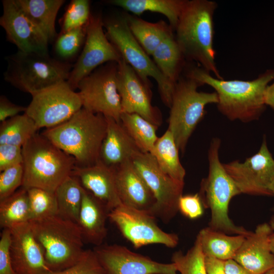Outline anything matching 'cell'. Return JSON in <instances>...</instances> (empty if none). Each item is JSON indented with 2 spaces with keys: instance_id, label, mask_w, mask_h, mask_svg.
I'll return each instance as SVG.
<instances>
[{
  "instance_id": "6da1fadb",
  "label": "cell",
  "mask_w": 274,
  "mask_h": 274,
  "mask_svg": "<svg viewBox=\"0 0 274 274\" xmlns=\"http://www.w3.org/2000/svg\"><path fill=\"white\" fill-rule=\"evenodd\" d=\"M187 75L215 90L217 108L224 116L231 121L248 122L258 119L265 109V93L274 80V70H267L248 81L218 79L200 66L190 68Z\"/></svg>"
},
{
  "instance_id": "7a4b0ae2",
  "label": "cell",
  "mask_w": 274,
  "mask_h": 274,
  "mask_svg": "<svg viewBox=\"0 0 274 274\" xmlns=\"http://www.w3.org/2000/svg\"><path fill=\"white\" fill-rule=\"evenodd\" d=\"M217 6L214 1L187 0L175 36L185 60L197 62L216 78L222 79L216 66L213 46V16Z\"/></svg>"
},
{
  "instance_id": "3957f363",
  "label": "cell",
  "mask_w": 274,
  "mask_h": 274,
  "mask_svg": "<svg viewBox=\"0 0 274 274\" xmlns=\"http://www.w3.org/2000/svg\"><path fill=\"white\" fill-rule=\"evenodd\" d=\"M107 129V118L82 108L64 122L41 133L74 158L76 166L85 167L99 160Z\"/></svg>"
},
{
  "instance_id": "277c9868",
  "label": "cell",
  "mask_w": 274,
  "mask_h": 274,
  "mask_svg": "<svg viewBox=\"0 0 274 274\" xmlns=\"http://www.w3.org/2000/svg\"><path fill=\"white\" fill-rule=\"evenodd\" d=\"M220 140L216 138L211 142L209 173L201 182L198 194L203 207L211 210L210 228L227 234L247 236L252 231L235 225L228 216L230 201L241 192L220 160Z\"/></svg>"
},
{
  "instance_id": "5b68a950",
  "label": "cell",
  "mask_w": 274,
  "mask_h": 274,
  "mask_svg": "<svg viewBox=\"0 0 274 274\" xmlns=\"http://www.w3.org/2000/svg\"><path fill=\"white\" fill-rule=\"evenodd\" d=\"M24 176L22 187L55 191L76 166L73 157L42 134L37 133L22 147Z\"/></svg>"
},
{
  "instance_id": "8992f818",
  "label": "cell",
  "mask_w": 274,
  "mask_h": 274,
  "mask_svg": "<svg viewBox=\"0 0 274 274\" xmlns=\"http://www.w3.org/2000/svg\"><path fill=\"white\" fill-rule=\"evenodd\" d=\"M29 223L51 271H60L73 265L82 255L84 243L76 223L58 214Z\"/></svg>"
},
{
  "instance_id": "52a82bcc",
  "label": "cell",
  "mask_w": 274,
  "mask_h": 274,
  "mask_svg": "<svg viewBox=\"0 0 274 274\" xmlns=\"http://www.w3.org/2000/svg\"><path fill=\"white\" fill-rule=\"evenodd\" d=\"M7 60L5 80L31 95L67 81L73 67L70 62L52 57L49 53L18 51L8 56Z\"/></svg>"
},
{
  "instance_id": "ba28073f",
  "label": "cell",
  "mask_w": 274,
  "mask_h": 274,
  "mask_svg": "<svg viewBox=\"0 0 274 274\" xmlns=\"http://www.w3.org/2000/svg\"><path fill=\"white\" fill-rule=\"evenodd\" d=\"M202 85L187 75L181 76L176 83L168 119V129L176 144L184 152L188 141L199 122L203 118L206 107L218 102L215 91H198Z\"/></svg>"
},
{
  "instance_id": "9c48e42d",
  "label": "cell",
  "mask_w": 274,
  "mask_h": 274,
  "mask_svg": "<svg viewBox=\"0 0 274 274\" xmlns=\"http://www.w3.org/2000/svg\"><path fill=\"white\" fill-rule=\"evenodd\" d=\"M106 34L122 58L136 72L144 84L150 88L149 77L157 82L164 104L170 108L175 85L161 72L132 34L126 18L104 22Z\"/></svg>"
},
{
  "instance_id": "30bf717a",
  "label": "cell",
  "mask_w": 274,
  "mask_h": 274,
  "mask_svg": "<svg viewBox=\"0 0 274 274\" xmlns=\"http://www.w3.org/2000/svg\"><path fill=\"white\" fill-rule=\"evenodd\" d=\"M117 72V62L106 63L83 78L77 89L83 108L120 122L122 111Z\"/></svg>"
},
{
  "instance_id": "8fae6325",
  "label": "cell",
  "mask_w": 274,
  "mask_h": 274,
  "mask_svg": "<svg viewBox=\"0 0 274 274\" xmlns=\"http://www.w3.org/2000/svg\"><path fill=\"white\" fill-rule=\"evenodd\" d=\"M25 112L39 129L55 127L71 118L83 108L78 92L67 81L32 95Z\"/></svg>"
},
{
  "instance_id": "7c38bea8",
  "label": "cell",
  "mask_w": 274,
  "mask_h": 274,
  "mask_svg": "<svg viewBox=\"0 0 274 274\" xmlns=\"http://www.w3.org/2000/svg\"><path fill=\"white\" fill-rule=\"evenodd\" d=\"M132 162L156 199L151 214L164 223H168L179 211L178 202L183 195L184 182L176 181L162 172L150 153H137Z\"/></svg>"
},
{
  "instance_id": "4fadbf2b",
  "label": "cell",
  "mask_w": 274,
  "mask_h": 274,
  "mask_svg": "<svg viewBox=\"0 0 274 274\" xmlns=\"http://www.w3.org/2000/svg\"><path fill=\"white\" fill-rule=\"evenodd\" d=\"M108 219L135 249L155 244L174 248L179 243L178 236L162 230L149 212L121 204L110 211Z\"/></svg>"
},
{
  "instance_id": "5bb4252c",
  "label": "cell",
  "mask_w": 274,
  "mask_h": 274,
  "mask_svg": "<svg viewBox=\"0 0 274 274\" xmlns=\"http://www.w3.org/2000/svg\"><path fill=\"white\" fill-rule=\"evenodd\" d=\"M104 26L100 15H91L86 25L85 43L67 81L74 90L83 78L104 63H118L122 59L119 52L105 33Z\"/></svg>"
},
{
  "instance_id": "9a60e30c",
  "label": "cell",
  "mask_w": 274,
  "mask_h": 274,
  "mask_svg": "<svg viewBox=\"0 0 274 274\" xmlns=\"http://www.w3.org/2000/svg\"><path fill=\"white\" fill-rule=\"evenodd\" d=\"M223 165L241 193L272 195L269 188L274 180V159L265 137L259 151L244 162L234 160Z\"/></svg>"
},
{
  "instance_id": "2e32d148",
  "label": "cell",
  "mask_w": 274,
  "mask_h": 274,
  "mask_svg": "<svg viewBox=\"0 0 274 274\" xmlns=\"http://www.w3.org/2000/svg\"><path fill=\"white\" fill-rule=\"evenodd\" d=\"M93 250L105 274H178L173 262H158L123 246L102 244Z\"/></svg>"
},
{
  "instance_id": "e0dca14e",
  "label": "cell",
  "mask_w": 274,
  "mask_h": 274,
  "mask_svg": "<svg viewBox=\"0 0 274 274\" xmlns=\"http://www.w3.org/2000/svg\"><path fill=\"white\" fill-rule=\"evenodd\" d=\"M117 85L122 113L137 114L157 126L160 125L161 113L151 104L150 88L122 58L118 63Z\"/></svg>"
},
{
  "instance_id": "ac0fdd59",
  "label": "cell",
  "mask_w": 274,
  "mask_h": 274,
  "mask_svg": "<svg viewBox=\"0 0 274 274\" xmlns=\"http://www.w3.org/2000/svg\"><path fill=\"white\" fill-rule=\"evenodd\" d=\"M0 25L7 40L23 53H48L49 42L31 22L15 0H3Z\"/></svg>"
},
{
  "instance_id": "d6986e66",
  "label": "cell",
  "mask_w": 274,
  "mask_h": 274,
  "mask_svg": "<svg viewBox=\"0 0 274 274\" xmlns=\"http://www.w3.org/2000/svg\"><path fill=\"white\" fill-rule=\"evenodd\" d=\"M11 232V255L16 274H47L43 249L35 236L29 222L16 225Z\"/></svg>"
},
{
  "instance_id": "ffe728a7",
  "label": "cell",
  "mask_w": 274,
  "mask_h": 274,
  "mask_svg": "<svg viewBox=\"0 0 274 274\" xmlns=\"http://www.w3.org/2000/svg\"><path fill=\"white\" fill-rule=\"evenodd\" d=\"M271 233L269 223L258 225L246 236L233 259L253 274H263L274 267V254L269 245Z\"/></svg>"
},
{
  "instance_id": "44dd1931",
  "label": "cell",
  "mask_w": 274,
  "mask_h": 274,
  "mask_svg": "<svg viewBox=\"0 0 274 274\" xmlns=\"http://www.w3.org/2000/svg\"><path fill=\"white\" fill-rule=\"evenodd\" d=\"M113 168L121 203L151 214L156 199L132 161Z\"/></svg>"
},
{
  "instance_id": "7402d4cb",
  "label": "cell",
  "mask_w": 274,
  "mask_h": 274,
  "mask_svg": "<svg viewBox=\"0 0 274 274\" xmlns=\"http://www.w3.org/2000/svg\"><path fill=\"white\" fill-rule=\"evenodd\" d=\"M83 188L102 202L111 211L121 203L115 179L114 168L99 160L91 166H76L72 175Z\"/></svg>"
},
{
  "instance_id": "603a6c76",
  "label": "cell",
  "mask_w": 274,
  "mask_h": 274,
  "mask_svg": "<svg viewBox=\"0 0 274 274\" xmlns=\"http://www.w3.org/2000/svg\"><path fill=\"white\" fill-rule=\"evenodd\" d=\"M110 211L91 193L84 190L77 224L84 243L95 247L103 244L107 235L106 220Z\"/></svg>"
},
{
  "instance_id": "cb8c5ba5",
  "label": "cell",
  "mask_w": 274,
  "mask_h": 274,
  "mask_svg": "<svg viewBox=\"0 0 274 274\" xmlns=\"http://www.w3.org/2000/svg\"><path fill=\"white\" fill-rule=\"evenodd\" d=\"M106 118L107 132L101 144L99 160L110 167H115L132 161L141 151L120 122Z\"/></svg>"
},
{
  "instance_id": "d4e9b609",
  "label": "cell",
  "mask_w": 274,
  "mask_h": 274,
  "mask_svg": "<svg viewBox=\"0 0 274 274\" xmlns=\"http://www.w3.org/2000/svg\"><path fill=\"white\" fill-rule=\"evenodd\" d=\"M31 22L41 31L49 43L57 36L55 21L63 0H15Z\"/></svg>"
},
{
  "instance_id": "484cf974",
  "label": "cell",
  "mask_w": 274,
  "mask_h": 274,
  "mask_svg": "<svg viewBox=\"0 0 274 274\" xmlns=\"http://www.w3.org/2000/svg\"><path fill=\"white\" fill-rule=\"evenodd\" d=\"M246 236L244 235H229L208 227L200 230L196 238L205 257L226 261L233 258Z\"/></svg>"
},
{
  "instance_id": "4316f807",
  "label": "cell",
  "mask_w": 274,
  "mask_h": 274,
  "mask_svg": "<svg viewBox=\"0 0 274 274\" xmlns=\"http://www.w3.org/2000/svg\"><path fill=\"white\" fill-rule=\"evenodd\" d=\"M179 151L172 133L167 129L158 138L150 153L162 172L176 181L184 182L186 171L180 160Z\"/></svg>"
},
{
  "instance_id": "83f0119b",
  "label": "cell",
  "mask_w": 274,
  "mask_h": 274,
  "mask_svg": "<svg viewBox=\"0 0 274 274\" xmlns=\"http://www.w3.org/2000/svg\"><path fill=\"white\" fill-rule=\"evenodd\" d=\"M187 0H112L109 3L140 15L149 11L164 15L175 30Z\"/></svg>"
},
{
  "instance_id": "f1b7e54d",
  "label": "cell",
  "mask_w": 274,
  "mask_h": 274,
  "mask_svg": "<svg viewBox=\"0 0 274 274\" xmlns=\"http://www.w3.org/2000/svg\"><path fill=\"white\" fill-rule=\"evenodd\" d=\"M151 56L162 74L176 84L181 76L185 59L173 32L162 41Z\"/></svg>"
},
{
  "instance_id": "f546056e",
  "label": "cell",
  "mask_w": 274,
  "mask_h": 274,
  "mask_svg": "<svg viewBox=\"0 0 274 274\" xmlns=\"http://www.w3.org/2000/svg\"><path fill=\"white\" fill-rule=\"evenodd\" d=\"M125 17L132 34L149 56L174 30L162 20L152 23L135 16L127 15Z\"/></svg>"
},
{
  "instance_id": "4dcf8cb0",
  "label": "cell",
  "mask_w": 274,
  "mask_h": 274,
  "mask_svg": "<svg viewBox=\"0 0 274 274\" xmlns=\"http://www.w3.org/2000/svg\"><path fill=\"white\" fill-rule=\"evenodd\" d=\"M85 189L79 180L70 175L56 189L58 215L77 223Z\"/></svg>"
},
{
  "instance_id": "1f68e13d",
  "label": "cell",
  "mask_w": 274,
  "mask_h": 274,
  "mask_svg": "<svg viewBox=\"0 0 274 274\" xmlns=\"http://www.w3.org/2000/svg\"><path fill=\"white\" fill-rule=\"evenodd\" d=\"M30 221V211L27 190L21 188L0 201V226L9 229Z\"/></svg>"
},
{
  "instance_id": "d6a6232c",
  "label": "cell",
  "mask_w": 274,
  "mask_h": 274,
  "mask_svg": "<svg viewBox=\"0 0 274 274\" xmlns=\"http://www.w3.org/2000/svg\"><path fill=\"white\" fill-rule=\"evenodd\" d=\"M120 122L143 153H151L158 139V126L135 113H123Z\"/></svg>"
},
{
  "instance_id": "836d02e7",
  "label": "cell",
  "mask_w": 274,
  "mask_h": 274,
  "mask_svg": "<svg viewBox=\"0 0 274 274\" xmlns=\"http://www.w3.org/2000/svg\"><path fill=\"white\" fill-rule=\"evenodd\" d=\"M38 130L34 121L26 113L19 114L1 122L0 144L22 147Z\"/></svg>"
},
{
  "instance_id": "e575fe53",
  "label": "cell",
  "mask_w": 274,
  "mask_h": 274,
  "mask_svg": "<svg viewBox=\"0 0 274 274\" xmlns=\"http://www.w3.org/2000/svg\"><path fill=\"white\" fill-rule=\"evenodd\" d=\"M86 25L58 35L54 47L59 60L69 62L81 52L86 37Z\"/></svg>"
},
{
  "instance_id": "d590c367",
  "label": "cell",
  "mask_w": 274,
  "mask_h": 274,
  "mask_svg": "<svg viewBox=\"0 0 274 274\" xmlns=\"http://www.w3.org/2000/svg\"><path fill=\"white\" fill-rule=\"evenodd\" d=\"M26 190L29 203L30 221L43 219L58 214L55 191L36 187Z\"/></svg>"
},
{
  "instance_id": "8d00e7d4",
  "label": "cell",
  "mask_w": 274,
  "mask_h": 274,
  "mask_svg": "<svg viewBox=\"0 0 274 274\" xmlns=\"http://www.w3.org/2000/svg\"><path fill=\"white\" fill-rule=\"evenodd\" d=\"M172 262L175 264L180 274H207L204 266V255L197 238L186 254L181 251L173 253Z\"/></svg>"
},
{
  "instance_id": "74e56055",
  "label": "cell",
  "mask_w": 274,
  "mask_h": 274,
  "mask_svg": "<svg viewBox=\"0 0 274 274\" xmlns=\"http://www.w3.org/2000/svg\"><path fill=\"white\" fill-rule=\"evenodd\" d=\"M91 15L89 1H71L62 18L61 31L85 26Z\"/></svg>"
},
{
  "instance_id": "f35d334b",
  "label": "cell",
  "mask_w": 274,
  "mask_h": 274,
  "mask_svg": "<svg viewBox=\"0 0 274 274\" xmlns=\"http://www.w3.org/2000/svg\"><path fill=\"white\" fill-rule=\"evenodd\" d=\"M47 274H105V273L94 251L86 250H84L79 260L73 265L60 271H51Z\"/></svg>"
},
{
  "instance_id": "ab89813d",
  "label": "cell",
  "mask_w": 274,
  "mask_h": 274,
  "mask_svg": "<svg viewBox=\"0 0 274 274\" xmlns=\"http://www.w3.org/2000/svg\"><path fill=\"white\" fill-rule=\"evenodd\" d=\"M24 170L22 163L18 164L1 172L0 201L14 193L22 186Z\"/></svg>"
},
{
  "instance_id": "60d3db41",
  "label": "cell",
  "mask_w": 274,
  "mask_h": 274,
  "mask_svg": "<svg viewBox=\"0 0 274 274\" xmlns=\"http://www.w3.org/2000/svg\"><path fill=\"white\" fill-rule=\"evenodd\" d=\"M203 208L198 193L182 195L179 198V211L189 219H195L202 216Z\"/></svg>"
},
{
  "instance_id": "b9f144b4",
  "label": "cell",
  "mask_w": 274,
  "mask_h": 274,
  "mask_svg": "<svg viewBox=\"0 0 274 274\" xmlns=\"http://www.w3.org/2000/svg\"><path fill=\"white\" fill-rule=\"evenodd\" d=\"M11 232L9 229H3L0 238V274H16L11 255Z\"/></svg>"
},
{
  "instance_id": "7bdbcfd3",
  "label": "cell",
  "mask_w": 274,
  "mask_h": 274,
  "mask_svg": "<svg viewBox=\"0 0 274 274\" xmlns=\"http://www.w3.org/2000/svg\"><path fill=\"white\" fill-rule=\"evenodd\" d=\"M22 147L0 144V172L10 166L22 163Z\"/></svg>"
},
{
  "instance_id": "ee69618b",
  "label": "cell",
  "mask_w": 274,
  "mask_h": 274,
  "mask_svg": "<svg viewBox=\"0 0 274 274\" xmlns=\"http://www.w3.org/2000/svg\"><path fill=\"white\" fill-rule=\"evenodd\" d=\"M26 107L17 105L12 102L5 96L0 97V121L5 120L16 116L21 112H25Z\"/></svg>"
},
{
  "instance_id": "f6af8a7d",
  "label": "cell",
  "mask_w": 274,
  "mask_h": 274,
  "mask_svg": "<svg viewBox=\"0 0 274 274\" xmlns=\"http://www.w3.org/2000/svg\"><path fill=\"white\" fill-rule=\"evenodd\" d=\"M204 266L207 274H226L224 261L204 256Z\"/></svg>"
},
{
  "instance_id": "bcb514c9",
  "label": "cell",
  "mask_w": 274,
  "mask_h": 274,
  "mask_svg": "<svg viewBox=\"0 0 274 274\" xmlns=\"http://www.w3.org/2000/svg\"><path fill=\"white\" fill-rule=\"evenodd\" d=\"M226 274H253L233 259L224 261Z\"/></svg>"
},
{
  "instance_id": "7dc6e473",
  "label": "cell",
  "mask_w": 274,
  "mask_h": 274,
  "mask_svg": "<svg viewBox=\"0 0 274 274\" xmlns=\"http://www.w3.org/2000/svg\"><path fill=\"white\" fill-rule=\"evenodd\" d=\"M265 101L266 106L274 110V80L269 84L265 91Z\"/></svg>"
},
{
  "instance_id": "c3c4849f",
  "label": "cell",
  "mask_w": 274,
  "mask_h": 274,
  "mask_svg": "<svg viewBox=\"0 0 274 274\" xmlns=\"http://www.w3.org/2000/svg\"><path fill=\"white\" fill-rule=\"evenodd\" d=\"M269 224L271 228V233L269 237L270 248L271 252L274 254V216L270 219Z\"/></svg>"
},
{
  "instance_id": "681fc988",
  "label": "cell",
  "mask_w": 274,
  "mask_h": 274,
  "mask_svg": "<svg viewBox=\"0 0 274 274\" xmlns=\"http://www.w3.org/2000/svg\"><path fill=\"white\" fill-rule=\"evenodd\" d=\"M269 190L271 192L272 195L274 196V180L270 186Z\"/></svg>"
},
{
  "instance_id": "f907efd6",
  "label": "cell",
  "mask_w": 274,
  "mask_h": 274,
  "mask_svg": "<svg viewBox=\"0 0 274 274\" xmlns=\"http://www.w3.org/2000/svg\"><path fill=\"white\" fill-rule=\"evenodd\" d=\"M263 274H274V267L271 268L270 269L267 271Z\"/></svg>"
}]
</instances>
